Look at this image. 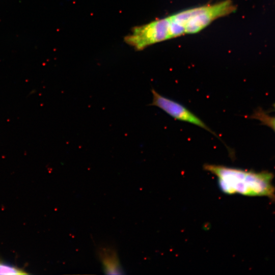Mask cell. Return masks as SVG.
<instances>
[{"label": "cell", "mask_w": 275, "mask_h": 275, "mask_svg": "<svg viewBox=\"0 0 275 275\" xmlns=\"http://www.w3.org/2000/svg\"><path fill=\"white\" fill-rule=\"evenodd\" d=\"M24 270L0 259V274H28Z\"/></svg>", "instance_id": "obj_6"}, {"label": "cell", "mask_w": 275, "mask_h": 275, "mask_svg": "<svg viewBox=\"0 0 275 275\" xmlns=\"http://www.w3.org/2000/svg\"><path fill=\"white\" fill-rule=\"evenodd\" d=\"M203 168L217 178L219 187L225 194L266 197L275 202V187L272 184L271 173L213 164H205Z\"/></svg>", "instance_id": "obj_1"}, {"label": "cell", "mask_w": 275, "mask_h": 275, "mask_svg": "<svg viewBox=\"0 0 275 275\" xmlns=\"http://www.w3.org/2000/svg\"><path fill=\"white\" fill-rule=\"evenodd\" d=\"M152 101L149 104L159 107L175 120L187 122L199 126L212 134L223 142L221 138L201 119L184 105L167 98L152 88Z\"/></svg>", "instance_id": "obj_4"}, {"label": "cell", "mask_w": 275, "mask_h": 275, "mask_svg": "<svg viewBox=\"0 0 275 275\" xmlns=\"http://www.w3.org/2000/svg\"><path fill=\"white\" fill-rule=\"evenodd\" d=\"M231 0L187 9L177 13V18L185 30V34H195L205 29L217 18L235 11Z\"/></svg>", "instance_id": "obj_2"}, {"label": "cell", "mask_w": 275, "mask_h": 275, "mask_svg": "<svg viewBox=\"0 0 275 275\" xmlns=\"http://www.w3.org/2000/svg\"><path fill=\"white\" fill-rule=\"evenodd\" d=\"M250 118L260 121L262 124L271 128L275 132V116L270 115L259 108L250 116Z\"/></svg>", "instance_id": "obj_5"}, {"label": "cell", "mask_w": 275, "mask_h": 275, "mask_svg": "<svg viewBox=\"0 0 275 275\" xmlns=\"http://www.w3.org/2000/svg\"><path fill=\"white\" fill-rule=\"evenodd\" d=\"M172 38L173 37L168 16L133 28L124 40L135 49L141 50L151 45Z\"/></svg>", "instance_id": "obj_3"}]
</instances>
